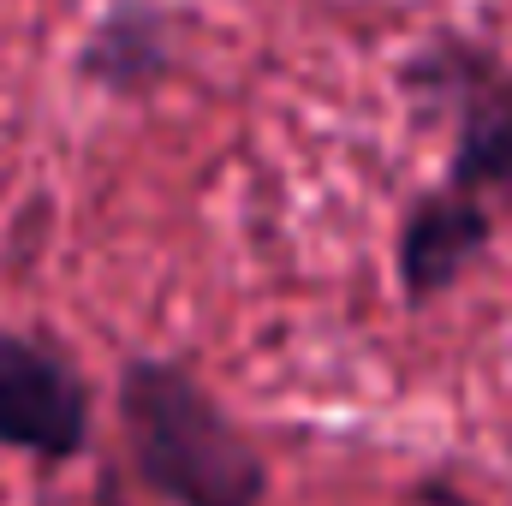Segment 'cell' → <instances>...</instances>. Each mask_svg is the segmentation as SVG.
<instances>
[{"label":"cell","instance_id":"cell-2","mask_svg":"<svg viewBox=\"0 0 512 506\" xmlns=\"http://www.w3.org/2000/svg\"><path fill=\"white\" fill-rule=\"evenodd\" d=\"M393 84L405 90L417 120H435V114L453 120L447 185L471 197L512 191V66L501 54H489L459 30H435L393 72Z\"/></svg>","mask_w":512,"mask_h":506},{"label":"cell","instance_id":"cell-3","mask_svg":"<svg viewBox=\"0 0 512 506\" xmlns=\"http://www.w3.org/2000/svg\"><path fill=\"white\" fill-rule=\"evenodd\" d=\"M90 405V381L66 346L0 328V453L72 465L90 447Z\"/></svg>","mask_w":512,"mask_h":506},{"label":"cell","instance_id":"cell-1","mask_svg":"<svg viewBox=\"0 0 512 506\" xmlns=\"http://www.w3.org/2000/svg\"><path fill=\"white\" fill-rule=\"evenodd\" d=\"M120 435L143 489L167 506H262L268 453L239 429L215 387L179 358L137 352L120 370Z\"/></svg>","mask_w":512,"mask_h":506},{"label":"cell","instance_id":"cell-5","mask_svg":"<svg viewBox=\"0 0 512 506\" xmlns=\"http://www.w3.org/2000/svg\"><path fill=\"white\" fill-rule=\"evenodd\" d=\"M173 60H179V12L167 0H108L84 30L72 72L78 84L114 102H143L167 84Z\"/></svg>","mask_w":512,"mask_h":506},{"label":"cell","instance_id":"cell-4","mask_svg":"<svg viewBox=\"0 0 512 506\" xmlns=\"http://www.w3.org/2000/svg\"><path fill=\"white\" fill-rule=\"evenodd\" d=\"M495 251V215L483 197L459 191V185H435L417 191L399 215L393 233V286L405 310H429L435 298H447L483 256Z\"/></svg>","mask_w":512,"mask_h":506},{"label":"cell","instance_id":"cell-6","mask_svg":"<svg viewBox=\"0 0 512 506\" xmlns=\"http://www.w3.org/2000/svg\"><path fill=\"white\" fill-rule=\"evenodd\" d=\"M36 506H131V501L120 495V477H114V471H102L90 495H54V489H42Z\"/></svg>","mask_w":512,"mask_h":506}]
</instances>
